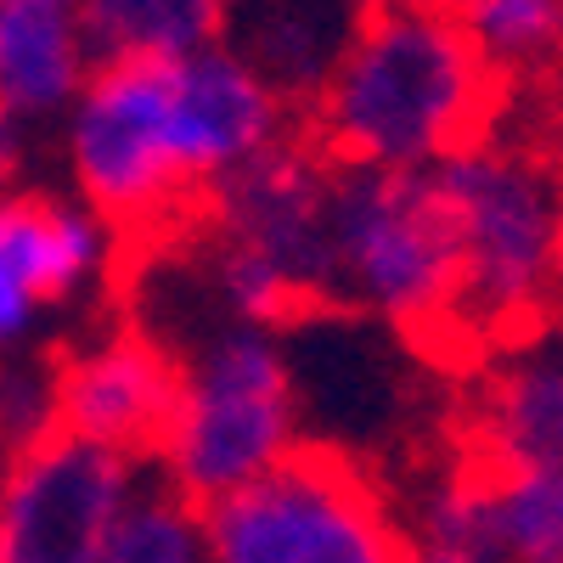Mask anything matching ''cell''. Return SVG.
Masks as SVG:
<instances>
[{
  "label": "cell",
  "mask_w": 563,
  "mask_h": 563,
  "mask_svg": "<svg viewBox=\"0 0 563 563\" xmlns=\"http://www.w3.org/2000/svg\"><path fill=\"white\" fill-rule=\"evenodd\" d=\"M294 108L231 52L175 63H97L57 119L68 186L124 249L164 243L209 192L288 141Z\"/></svg>",
  "instance_id": "1"
},
{
  "label": "cell",
  "mask_w": 563,
  "mask_h": 563,
  "mask_svg": "<svg viewBox=\"0 0 563 563\" xmlns=\"http://www.w3.org/2000/svg\"><path fill=\"white\" fill-rule=\"evenodd\" d=\"M501 79L451 0H366L333 74L305 102L310 147L339 169L422 175L496 135Z\"/></svg>",
  "instance_id": "2"
},
{
  "label": "cell",
  "mask_w": 563,
  "mask_h": 563,
  "mask_svg": "<svg viewBox=\"0 0 563 563\" xmlns=\"http://www.w3.org/2000/svg\"><path fill=\"white\" fill-rule=\"evenodd\" d=\"M333 164L316 147L282 141L243 175H231L175 238V260L192 271L203 321H243L265 333L339 310L333 276Z\"/></svg>",
  "instance_id": "3"
},
{
  "label": "cell",
  "mask_w": 563,
  "mask_h": 563,
  "mask_svg": "<svg viewBox=\"0 0 563 563\" xmlns=\"http://www.w3.org/2000/svg\"><path fill=\"white\" fill-rule=\"evenodd\" d=\"M445 203L456 271H462V333L479 366L552 333L558 282V209L563 169L519 141H479L429 169Z\"/></svg>",
  "instance_id": "4"
},
{
  "label": "cell",
  "mask_w": 563,
  "mask_h": 563,
  "mask_svg": "<svg viewBox=\"0 0 563 563\" xmlns=\"http://www.w3.org/2000/svg\"><path fill=\"white\" fill-rule=\"evenodd\" d=\"M333 276L339 310L384 327L417 361L474 372L479 355L462 333V271L434 175L339 169L333 164Z\"/></svg>",
  "instance_id": "5"
},
{
  "label": "cell",
  "mask_w": 563,
  "mask_h": 563,
  "mask_svg": "<svg viewBox=\"0 0 563 563\" xmlns=\"http://www.w3.org/2000/svg\"><path fill=\"white\" fill-rule=\"evenodd\" d=\"M180 378L164 440L153 451L158 485L186 501H220L265 479L305 445V406L282 333L214 321L175 350Z\"/></svg>",
  "instance_id": "6"
},
{
  "label": "cell",
  "mask_w": 563,
  "mask_h": 563,
  "mask_svg": "<svg viewBox=\"0 0 563 563\" xmlns=\"http://www.w3.org/2000/svg\"><path fill=\"white\" fill-rule=\"evenodd\" d=\"M209 563H406L411 530L372 462L299 445L265 479L203 507Z\"/></svg>",
  "instance_id": "7"
},
{
  "label": "cell",
  "mask_w": 563,
  "mask_h": 563,
  "mask_svg": "<svg viewBox=\"0 0 563 563\" xmlns=\"http://www.w3.org/2000/svg\"><path fill=\"white\" fill-rule=\"evenodd\" d=\"M124 271V243L57 186L0 198V361L45 355L63 321L85 316Z\"/></svg>",
  "instance_id": "8"
},
{
  "label": "cell",
  "mask_w": 563,
  "mask_h": 563,
  "mask_svg": "<svg viewBox=\"0 0 563 563\" xmlns=\"http://www.w3.org/2000/svg\"><path fill=\"white\" fill-rule=\"evenodd\" d=\"M147 485V462L68 429L0 456V563H97L119 512Z\"/></svg>",
  "instance_id": "9"
},
{
  "label": "cell",
  "mask_w": 563,
  "mask_h": 563,
  "mask_svg": "<svg viewBox=\"0 0 563 563\" xmlns=\"http://www.w3.org/2000/svg\"><path fill=\"white\" fill-rule=\"evenodd\" d=\"M175 378L180 361L153 327H141L135 316L90 321L85 333L52 350L57 429L102 451L153 462L175 406Z\"/></svg>",
  "instance_id": "10"
},
{
  "label": "cell",
  "mask_w": 563,
  "mask_h": 563,
  "mask_svg": "<svg viewBox=\"0 0 563 563\" xmlns=\"http://www.w3.org/2000/svg\"><path fill=\"white\" fill-rule=\"evenodd\" d=\"M451 456L479 467H558L563 462V339L541 333L474 366Z\"/></svg>",
  "instance_id": "11"
},
{
  "label": "cell",
  "mask_w": 563,
  "mask_h": 563,
  "mask_svg": "<svg viewBox=\"0 0 563 563\" xmlns=\"http://www.w3.org/2000/svg\"><path fill=\"white\" fill-rule=\"evenodd\" d=\"M97 74L79 0H0V108L45 130Z\"/></svg>",
  "instance_id": "12"
},
{
  "label": "cell",
  "mask_w": 563,
  "mask_h": 563,
  "mask_svg": "<svg viewBox=\"0 0 563 563\" xmlns=\"http://www.w3.org/2000/svg\"><path fill=\"white\" fill-rule=\"evenodd\" d=\"M366 0H231L225 45L282 102H310L333 74Z\"/></svg>",
  "instance_id": "13"
},
{
  "label": "cell",
  "mask_w": 563,
  "mask_h": 563,
  "mask_svg": "<svg viewBox=\"0 0 563 563\" xmlns=\"http://www.w3.org/2000/svg\"><path fill=\"white\" fill-rule=\"evenodd\" d=\"M97 63H175L225 40L231 0H79Z\"/></svg>",
  "instance_id": "14"
},
{
  "label": "cell",
  "mask_w": 563,
  "mask_h": 563,
  "mask_svg": "<svg viewBox=\"0 0 563 563\" xmlns=\"http://www.w3.org/2000/svg\"><path fill=\"white\" fill-rule=\"evenodd\" d=\"M451 12L501 85L563 74V0H451Z\"/></svg>",
  "instance_id": "15"
},
{
  "label": "cell",
  "mask_w": 563,
  "mask_h": 563,
  "mask_svg": "<svg viewBox=\"0 0 563 563\" xmlns=\"http://www.w3.org/2000/svg\"><path fill=\"white\" fill-rule=\"evenodd\" d=\"M97 563H209L203 507L147 479L135 490V501L119 512V525L108 530Z\"/></svg>",
  "instance_id": "16"
},
{
  "label": "cell",
  "mask_w": 563,
  "mask_h": 563,
  "mask_svg": "<svg viewBox=\"0 0 563 563\" xmlns=\"http://www.w3.org/2000/svg\"><path fill=\"white\" fill-rule=\"evenodd\" d=\"M34 124H23L18 113L0 108V198L29 186V164H34Z\"/></svg>",
  "instance_id": "17"
},
{
  "label": "cell",
  "mask_w": 563,
  "mask_h": 563,
  "mask_svg": "<svg viewBox=\"0 0 563 563\" xmlns=\"http://www.w3.org/2000/svg\"><path fill=\"white\" fill-rule=\"evenodd\" d=\"M406 563H496V558H485V552H474V547H451V541H422V536H411Z\"/></svg>",
  "instance_id": "18"
},
{
  "label": "cell",
  "mask_w": 563,
  "mask_h": 563,
  "mask_svg": "<svg viewBox=\"0 0 563 563\" xmlns=\"http://www.w3.org/2000/svg\"><path fill=\"white\" fill-rule=\"evenodd\" d=\"M558 282H563V209H558Z\"/></svg>",
  "instance_id": "19"
},
{
  "label": "cell",
  "mask_w": 563,
  "mask_h": 563,
  "mask_svg": "<svg viewBox=\"0 0 563 563\" xmlns=\"http://www.w3.org/2000/svg\"><path fill=\"white\" fill-rule=\"evenodd\" d=\"M530 563H563V547H558V552H547V558H530Z\"/></svg>",
  "instance_id": "20"
}]
</instances>
